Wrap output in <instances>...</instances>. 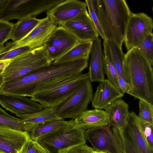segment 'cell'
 <instances>
[{"mask_svg":"<svg viewBox=\"0 0 153 153\" xmlns=\"http://www.w3.org/2000/svg\"><path fill=\"white\" fill-rule=\"evenodd\" d=\"M88 59L61 63L52 62L22 76L8 81L5 86L8 94L30 97L40 85L74 76L88 66Z\"/></svg>","mask_w":153,"mask_h":153,"instance_id":"cell-1","label":"cell"},{"mask_svg":"<svg viewBox=\"0 0 153 153\" xmlns=\"http://www.w3.org/2000/svg\"><path fill=\"white\" fill-rule=\"evenodd\" d=\"M123 68L125 80L129 85L128 94L153 105L152 66L136 48L125 54Z\"/></svg>","mask_w":153,"mask_h":153,"instance_id":"cell-2","label":"cell"},{"mask_svg":"<svg viewBox=\"0 0 153 153\" xmlns=\"http://www.w3.org/2000/svg\"><path fill=\"white\" fill-rule=\"evenodd\" d=\"M105 39H112L122 48L125 31L132 14L125 0H92Z\"/></svg>","mask_w":153,"mask_h":153,"instance_id":"cell-3","label":"cell"},{"mask_svg":"<svg viewBox=\"0 0 153 153\" xmlns=\"http://www.w3.org/2000/svg\"><path fill=\"white\" fill-rule=\"evenodd\" d=\"M88 79V73H81L43 83L36 89L30 99L39 103L43 108H53L67 98Z\"/></svg>","mask_w":153,"mask_h":153,"instance_id":"cell-4","label":"cell"},{"mask_svg":"<svg viewBox=\"0 0 153 153\" xmlns=\"http://www.w3.org/2000/svg\"><path fill=\"white\" fill-rule=\"evenodd\" d=\"M85 131L76 127L72 119L65 126L40 137L36 141L49 153H63L85 143Z\"/></svg>","mask_w":153,"mask_h":153,"instance_id":"cell-5","label":"cell"},{"mask_svg":"<svg viewBox=\"0 0 153 153\" xmlns=\"http://www.w3.org/2000/svg\"><path fill=\"white\" fill-rule=\"evenodd\" d=\"M52 62L44 45L32 49L11 59L4 70L5 81L22 76Z\"/></svg>","mask_w":153,"mask_h":153,"instance_id":"cell-6","label":"cell"},{"mask_svg":"<svg viewBox=\"0 0 153 153\" xmlns=\"http://www.w3.org/2000/svg\"><path fill=\"white\" fill-rule=\"evenodd\" d=\"M64 0H8L0 20L8 21L35 17Z\"/></svg>","mask_w":153,"mask_h":153,"instance_id":"cell-7","label":"cell"},{"mask_svg":"<svg viewBox=\"0 0 153 153\" xmlns=\"http://www.w3.org/2000/svg\"><path fill=\"white\" fill-rule=\"evenodd\" d=\"M93 96L91 82L88 79L67 98L53 108V111L61 119L74 120L87 110Z\"/></svg>","mask_w":153,"mask_h":153,"instance_id":"cell-8","label":"cell"},{"mask_svg":"<svg viewBox=\"0 0 153 153\" xmlns=\"http://www.w3.org/2000/svg\"><path fill=\"white\" fill-rule=\"evenodd\" d=\"M122 153H153V148L147 142L140 126L138 116L129 112L125 125L119 131Z\"/></svg>","mask_w":153,"mask_h":153,"instance_id":"cell-9","label":"cell"},{"mask_svg":"<svg viewBox=\"0 0 153 153\" xmlns=\"http://www.w3.org/2000/svg\"><path fill=\"white\" fill-rule=\"evenodd\" d=\"M86 140L95 151L105 153H122L119 131L109 125L92 128L84 132Z\"/></svg>","mask_w":153,"mask_h":153,"instance_id":"cell-10","label":"cell"},{"mask_svg":"<svg viewBox=\"0 0 153 153\" xmlns=\"http://www.w3.org/2000/svg\"><path fill=\"white\" fill-rule=\"evenodd\" d=\"M153 29L152 18L143 13H133L127 24L124 40L127 51L137 48L152 33Z\"/></svg>","mask_w":153,"mask_h":153,"instance_id":"cell-11","label":"cell"},{"mask_svg":"<svg viewBox=\"0 0 153 153\" xmlns=\"http://www.w3.org/2000/svg\"><path fill=\"white\" fill-rule=\"evenodd\" d=\"M79 42L64 27L59 26L50 35L44 45L53 62L66 53Z\"/></svg>","mask_w":153,"mask_h":153,"instance_id":"cell-12","label":"cell"},{"mask_svg":"<svg viewBox=\"0 0 153 153\" xmlns=\"http://www.w3.org/2000/svg\"><path fill=\"white\" fill-rule=\"evenodd\" d=\"M61 26L80 42H93L99 38L97 31L87 10Z\"/></svg>","mask_w":153,"mask_h":153,"instance_id":"cell-13","label":"cell"},{"mask_svg":"<svg viewBox=\"0 0 153 153\" xmlns=\"http://www.w3.org/2000/svg\"><path fill=\"white\" fill-rule=\"evenodd\" d=\"M85 2L78 0H64L46 12L54 24L61 26L86 10Z\"/></svg>","mask_w":153,"mask_h":153,"instance_id":"cell-14","label":"cell"},{"mask_svg":"<svg viewBox=\"0 0 153 153\" xmlns=\"http://www.w3.org/2000/svg\"><path fill=\"white\" fill-rule=\"evenodd\" d=\"M0 105L16 116L32 114L43 108L39 103L26 96L1 94Z\"/></svg>","mask_w":153,"mask_h":153,"instance_id":"cell-15","label":"cell"},{"mask_svg":"<svg viewBox=\"0 0 153 153\" xmlns=\"http://www.w3.org/2000/svg\"><path fill=\"white\" fill-rule=\"evenodd\" d=\"M30 139L26 131L0 125V153H19Z\"/></svg>","mask_w":153,"mask_h":153,"instance_id":"cell-16","label":"cell"},{"mask_svg":"<svg viewBox=\"0 0 153 153\" xmlns=\"http://www.w3.org/2000/svg\"><path fill=\"white\" fill-rule=\"evenodd\" d=\"M57 25L48 17L42 21L25 38L15 42L17 47L28 46L36 48L44 45L46 41Z\"/></svg>","mask_w":153,"mask_h":153,"instance_id":"cell-17","label":"cell"},{"mask_svg":"<svg viewBox=\"0 0 153 153\" xmlns=\"http://www.w3.org/2000/svg\"><path fill=\"white\" fill-rule=\"evenodd\" d=\"M124 94L118 91L108 80L100 82L93 96L92 105L95 108L105 109Z\"/></svg>","mask_w":153,"mask_h":153,"instance_id":"cell-18","label":"cell"},{"mask_svg":"<svg viewBox=\"0 0 153 153\" xmlns=\"http://www.w3.org/2000/svg\"><path fill=\"white\" fill-rule=\"evenodd\" d=\"M88 73L91 82L103 81L105 56L102 49L101 39L98 38L93 42L91 52Z\"/></svg>","mask_w":153,"mask_h":153,"instance_id":"cell-19","label":"cell"},{"mask_svg":"<svg viewBox=\"0 0 153 153\" xmlns=\"http://www.w3.org/2000/svg\"><path fill=\"white\" fill-rule=\"evenodd\" d=\"M74 120L76 127L84 131L108 124V116L105 111L97 108L86 110Z\"/></svg>","mask_w":153,"mask_h":153,"instance_id":"cell-20","label":"cell"},{"mask_svg":"<svg viewBox=\"0 0 153 153\" xmlns=\"http://www.w3.org/2000/svg\"><path fill=\"white\" fill-rule=\"evenodd\" d=\"M108 118V125L119 131L124 126L129 115L128 104L121 99L112 103L105 109Z\"/></svg>","mask_w":153,"mask_h":153,"instance_id":"cell-21","label":"cell"},{"mask_svg":"<svg viewBox=\"0 0 153 153\" xmlns=\"http://www.w3.org/2000/svg\"><path fill=\"white\" fill-rule=\"evenodd\" d=\"M103 45L105 56L108 58L113 65L117 75L125 79L123 68L125 54L122 48L112 39H104Z\"/></svg>","mask_w":153,"mask_h":153,"instance_id":"cell-22","label":"cell"},{"mask_svg":"<svg viewBox=\"0 0 153 153\" xmlns=\"http://www.w3.org/2000/svg\"><path fill=\"white\" fill-rule=\"evenodd\" d=\"M93 44V41H79L66 53L53 62L61 63L83 59H89Z\"/></svg>","mask_w":153,"mask_h":153,"instance_id":"cell-23","label":"cell"},{"mask_svg":"<svg viewBox=\"0 0 153 153\" xmlns=\"http://www.w3.org/2000/svg\"><path fill=\"white\" fill-rule=\"evenodd\" d=\"M69 122L62 119L45 121L35 125L27 132L30 139L36 141L40 137L63 127Z\"/></svg>","mask_w":153,"mask_h":153,"instance_id":"cell-24","label":"cell"},{"mask_svg":"<svg viewBox=\"0 0 153 153\" xmlns=\"http://www.w3.org/2000/svg\"><path fill=\"white\" fill-rule=\"evenodd\" d=\"M42 19L35 17L19 20L14 24V27L10 39L14 42L20 41L26 37L42 21Z\"/></svg>","mask_w":153,"mask_h":153,"instance_id":"cell-25","label":"cell"},{"mask_svg":"<svg viewBox=\"0 0 153 153\" xmlns=\"http://www.w3.org/2000/svg\"><path fill=\"white\" fill-rule=\"evenodd\" d=\"M16 116L23 122L28 124L32 128L41 123L61 119L55 113L53 108L50 107L43 108L41 111L32 114Z\"/></svg>","mask_w":153,"mask_h":153,"instance_id":"cell-26","label":"cell"},{"mask_svg":"<svg viewBox=\"0 0 153 153\" xmlns=\"http://www.w3.org/2000/svg\"><path fill=\"white\" fill-rule=\"evenodd\" d=\"M0 125L17 130L28 131L31 127L27 123L7 113L0 107Z\"/></svg>","mask_w":153,"mask_h":153,"instance_id":"cell-27","label":"cell"},{"mask_svg":"<svg viewBox=\"0 0 153 153\" xmlns=\"http://www.w3.org/2000/svg\"><path fill=\"white\" fill-rule=\"evenodd\" d=\"M32 49L28 46L17 47L16 42L12 41L7 42L0 48V61L11 59Z\"/></svg>","mask_w":153,"mask_h":153,"instance_id":"cell-28","label":"cell"},{"mask_svg":"<svg viewBox=\"0 0 153 153\" xmlns=\"http://www.w3.org/2000/svg\"><path fill=\"white\" fill-rule=\"evenodd\" d=\"M136 48L153 65V34L148 36Z\"/></svg>","mask_w":153,"mask_h":153,"instance_id":"cell-29","label":"cell"},{"mask_svg":"<svg viewBox=\"0 0 153 153\" xmlns=\"http://www.w3.org/2000/svg\"><path fill=\"white\" fill-rule=\"evenodd\" d=\"M105 56V62L104 67L105 74H106L108 81L118 91L121 92L118 84L116 71L108 58L106 56Z\"/></svg>","mask_w":153,"mask_h":153,"instance_id":"cell-30","label":"cell"},{"mask_svg":"<svg viewBox=\"0 0 153 153\" xmlns=\"http://www.w3.org/2000/svg\"><path fill=\"white\" fill-rule=\"evenodd\" d=\"M139 114L138 116L146 122L153 124V105L140 100Z\"/></svg>","mask_w":153,"mask_h":153,"instance_id":"cell-31","label":"cell"},{"mask_svg":"<svg viewBox=\"0 0 153 153\" xmlns=\"http://www.w3.org/2000/svg\"><path fill=\"white\" fill-rule=\"evenodd\" d=\"M13 27V23L0 20V48L10 39Z\"/></svg>","mask_w":153,"mask_h":153,"instance_id":"cell-32","label":"cell"},{"mask_svg":"<svg viewBox=\"0 0 153 153\" xmlns=\"http://www.w3.org/2000/svg\"><path fill=\"white\" fill-rule=\"evenodd\" d=\"M19 153H49L37 141L29 140L24 145Z\"/></svg>","mask_w":153,"mask_h":153,"instance_id":"cell-33","label":"cell"},{"mask_svg":"<svg viewBox=\"0 0 153 153\" xmlns=\"http://www.w3.org/2000/svg\"><path fill=\"white\" fill-rule=\"evenodd\" d=\"M140 126L148 144L153 148V124L146 122L138 117Z\"/></svg>","mask_w":153,"mask_h":153,"instance_id":"cell-34","label":"cell"},{"mask_svg":"<svg viewBox=\"0 0 153 153\" xmlns=\"http://www.w3.org/2000/svg\"><path fill=\"white\" fill-rule=\"evenodd\" d=\"M87 7L88 14L98 33L99 35L103 40L105 37L98 21L92 0L85 1Z\"/></svg>","mask_w":153,"mask_h":153,"instance_id":"cell-35","label":"cell"},{"mask_svg":"<svg viewBox=\"0 0 153 153\" xmlns=\"http://www.w3.org/2000/svg\"><path fill=\"white\" fill-rule=\"evenodd\" d=\"M95 150L85 143L74 146L63 153H94Z\"/></svg>","mask_w":153,"mask_h":153,"instance_id":"cell-36","label":"cell"},{"mask_svg":"<svg viewBox=\"0 0 153 153\" xmlns=\"http://www.w3.org/2000/svg\"><path fill=\"white\" fill-rule=\"evenodd\" d=\"M118 84L121 93L124 94L125 93L128 94L130 91V86L123 77L117 75Z\"/></svg>","mask_w":153,"mask_h":153,"instance_id":"cell-37","label":"cell"},{"mask_svg":"<svg viewBox=\"0 0 153 153\" xmlns=\"http://www.w3.org/2000/svg\"><path fill=\"white\" fill-rule=\"evenodd\" d=\"M11 59L0 61V75L3 74L5 68L8 65Z\"/></svg>","mask_w":153,"mask_h":153,"instance_id":"cell-38","label":"cell"},{"mask_svg":"<svg viewBox=\"0 0 153 153\" xmlns=\"http://www.w3.org/2000/svg\"><path fill=\"white\" fill-rule=\"evenodd\" d=\"M8 0H0V17L4 10Z\"/></svg>","mask_w":153,"mask_h":153,"instance_id":"cell-39","label":"cell"},{"mask_svg":"<svg viewBox=\"0 0 153 153\" xmlns=\"http://www.w3.org/2000/svg\"><path fill=\"white\" fill-rule=\"evenodd\" d=\"M5 82L4 79L3 74L0 75V89Z\"/></svg>","mask_w":153,"mask_h":153,"instance_id":"cell-40","label":"cell"},{"mask_svg":"<svg viewBox=\"0 0 153 153\" xmlns=\"http://www.w3.org/2000/svg\"><path fill=\"white\" fill-rule=\"evenodd\" d=\"M94 153H105L95 151L94 152Z\"/></svg>","mask_w":153,"mask_h":153,"instance_id":"cell-41","label":"cell"}]
</instances>
